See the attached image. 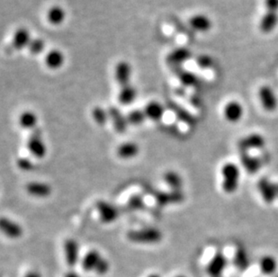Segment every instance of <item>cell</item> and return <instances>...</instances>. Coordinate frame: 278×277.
<instances>
[{"label":"cell","mask_w":278,"mask_h":277,"mask_svg":"<svg viewBox=\"0 0 278 277\" xmlns=\"http://www.w3.org/2000/svg\"><path fill=\"white\" fill-rule=\"evenodd\" d=\"M228 265V259L221 251H217L208 262L205 271L210 277H221Z\"/></svg>","instance_id":"11"},{"label":"cell","mask_w":278,"mask_h":277,"mask_svg":"<svg viewBox=\"0 0 278 277\" xmlns=\"http://www.w3.org/2000/svg\"><path fill=\"white\" fill-rule=\"evenodd\" d=\"M163 181L166 184L170 190L174 191H182L184 180L180 174L175 170H168L163 174Z\"/></svg>","instance_id":"25"},{"label":"cell","mask_w":278,"mask_h":277,"mask_svg":"<svg viewBox=\"0 0 278 277\" xmlns=\"http://www.w3.org/2000/svg\"><path fill=\"white\" fill-rule=\"evenodd\" d=\"M131 73L132 70L129 62L122 61L116 64L115 69V78L119 88L131 84Z\"/></svg>","instance_id":"16"},{"label":"cell","mask_w":278,"mask_h":277,"mask_svg":"<svg viewBox=\"0 0 278 277\" xmlns=\"http://www.w3.org/2000/svg\"><path fill=\"white\" fill-rule=\"evenodd\" d=\"M264 6L266 11L278 12V0H265Z\"/></svg>","instance_id":"38"},{"label":"cell","mask_w":278,"mask_h":277,"mask_svg":"<svg viewBox=\"0 0 278 277\" xmlns=\"http://www.w3.org/2000/svg\"><path fill=\"white\" fill-rule=\"evenodd\" d=\"M192 57V52L189 49L185 47H180L172 50L166 56V62L173 66H179L184 64Z\"/></svg>","instance_id":"22"},{"label":"cell","mask_w":278,"mask_h":277,"mask_svg":"<svg viewBox=\"0 0 278 277\" xmlns=\"http://www.w3.org/2000/svg\"><path fill=\"white\" fill-rule=\"evenodd\" d=\"M197 64L201 69H209L213 65V59L208 55H199L197 58Z\"/></svg>","instance_id":"37"},{"label":"cell","mask_w":278,"mask_h":277,"mask_svg":"<svg viewBox=\"0 0 278 277\" xmlns=\"http://www.w3.org/2000/svg\"><path fill=\"white\" fill-rule=\"evenodd\" d=\"M0 229L8 239H20L23 234V227L8 217H2L0 219Z\"/></svg>","instance_id":"13"},{"label":"cell","mask_w":278,"mask_h":277,"mask_svg":"<svg viewBox=\"0 0 278 277\" xmlns=\"http://www.w3.org/2000/svg\"><path fill=\"white\" fill-rule=\"evenodd\" d=\"M16 165L20 170H22L23 172L33 171L35 168L34 161L27 157H19L16 159Z\"/></svg>","instance_id":"36"},{"label":"cell","mask_w":278,"mask_h":277,"mask_svg":"<svg viewBox=\"0 0 278 277\" xmlns=\"http://www.w3.org/2000/svg\"><path fill=\"white\" fill-rule=\"evenodd\" d=\"M127 206L132 211H141L145 208V201L143 196L135 193L129 198Z\"/></svg>","instance_id":"35"},{"label":"cell","mask_w":278,"mask_h":277,"mask_svg":"<svg viewBox=\"0 0 278 277\" xmlns=\"http://www.w3.org/2000/svg\"><path fill=\"white\" fill-rule=\"evenodd\" d=\"M109 120L112 122L114 129L116 130L118 133L123 134L125 131H127L128 123L127 117L124 116L123 113L121 112L119 108L116 106H111L108 109Z\"/></svg>","instance_id":"15"},{"label":"cell","mask_w":278,"mask_h":277,"mask_svg":"<svg viewBox=\"0 0 278 277\" xmlns=\"http://www.w3.org/2000/svg\"><path fill=\"white\" fill-rule=\"evenodd\" d=\"M259 269L265 275H273L278 268L277 259L272 255H265L259 260Z\"/></svg>","instance_id":"26"},{"label":"cell","mask_w":278,"mask_h":277,"mask_svg":"<svg viewBox=\"0 0 278 277\" xmlns=\"http://www.w3.org/2000/svg\"><path fill=\"white\" fill-rule=\"evenodd\" d=\"M278 24V12L266 11L260 20L259 29L263 34H270Z\"/></svg>","instance_id":"23"},{"label":"cell","mask_w":278,"mask_h":277,"mask_svg":"<svg viewBox=\"0 0 278 277\" xmlns=\"http://www.w3.org/2000/svg\"><path fill=\"white\" fill-rule=\"evenodd\" d=\"M144 113L146 115L147 120L152 121L154 123L160 122L165 116V107L161 103L158 101H151L149 102L145 107L143 108Z\"/></svg>","instance_id":"20"},{"label":"cell","mask_w":278,"mask_h":277,"mask_svg":"<svg viewBox=\"0 0 278 277\" xmlns=\"http://www.w3.org/2000/svg\"><path fill=\"white\" fill-rule=\"evenodd\" d=\"M147 277H161V276H160V275H159L158 273H150V274H149V275H148Z\"/></svg>","instance_id":"41"},{"label":"cell","mask_w":278,"mask_h":277,"mask_svg":"<svg viewBox=\"0 0 278 277\" xmlns=\"http://www.w3.org/2000/svg\"><path fill=\"white\" fill-rule=\"evenodd\" d=\"M258 96L261 107L265 110V112L272 114L277 110L278 97L270 86H261L259 88Z\"/></svg>","instance_id":"7"},{"label":"cell","mask_w":278,"mask_h":277,"mask_svg":"<svg viewBox=\"0 0 278 277\" xmlns=\"http://www.w3.org/2000/svg\"><path fill=\"white\" fill-rule=\"evenodd\" d=\"M44 62L48 69L56 70V69H61L64 64L65 56L62 53V50L52 49L47 52Z\"/></svg>","instance_id":"24"},{"label":"cell","mask_w":278,"mask_h":277,"mask_svg":"<svg viewBox=\"0 0 278 277\" xmlns=\"http://www.w3.org/2000/svg\"><path fill=\"white\" fill-rule=\"evenodd\" d=\"M155 201L159 206H169L181 204L185 200V193L182 191H159L155 193Z\"/></svg>","instance_id":"12"},{"label":"cell","mask_w":278,"mask_h":277,"mask_svg":"<svg viewBox=\"0 0 278 277\" xmlns=\"http://www.w3.org/2000/svg\"><path fill=\"white\" fill-rule=\"evenodd\" d=\"M257 190L260 198L267 205L277 201V182L268 177H261L257 183Z\"/></svg>","instance_id":"4"},{"label":"cell","mask_w":278,"mask_h":277,"mask_svg":"<svg viewBox=\"0 0 278 277\" xmlns=\"http://www.w3.org/2000/svg\"><path fill=\"white\" fill-rule=\"evenodd\" d=\"M23 277H43L42 274L39 273L38 271L36 270H31V271H28L27 273H25Z\"/></svg>","instance_id":"40"},{"label":"cell","mask_w":278,"mask_h":277,"mask_svg":"<svg viewBox=\"0 0 278 277\" xmlns=\"http://www.w3.org/2000/svg\"><path fill=\"white\" fill-rule=\"evenodd\" d=\"M63 277H81L80 274L77 273V271L75 269H69L65 273Z\"/></svg>","instance_id":"39"},{"label":"cell","mask_w":278,"mask_h":277,"mask_svg":"<svg viewBox=\"0 0 278 277\" xmlns=\"http://www.w3.org/2000/svg\"><path fill=\"white\" fill-rule=\"evenodd\" d=\"M175 277H186L185 276V275H183V274H178V275H176Z\"/></svg>","instance_id":"42"},{"label":"cell","mask_w":278,"mask_h":277,"mask_svg":"<svg viewBox=\"0 0 278 277\" xmlns=\"http://www.w3.org/2000/svg\"><path fill=\"white\" fill-rule=\"evenodd\" d=\"M24 189L29 196L35 198H47L52 192L51 186L49 184L41 181L28 182Z\"/></svg>","instance_id":"14"},{"label":"cell","mask_w":278,"mask_h":277,"mask_svg":"<svg viewBox=\"0 0 278 277\" xmlns=\"http://www.w3.org/2000/svg\"><path fill=\"white\" fill-rule=\"evenodd\" d=\"M126 117L129 125L132 126H140L147 120L143 109H132L128 113Z\"/></svg>","instance_id":"31"},{"label":"cell","mask_w":278,"mask_h":277,"mask_svg":"<svg viewBox=\"0 0 278 277\" xmlns=\"http://www.w3.org/2000/svg\"><path fill=\"white\" fill-rule=\"evenodd\" d=\"M26 149L32 157L36 159H43L47 154L46 143L43 140L38 129L33 131L26 141Z\"/></svg>","instance_id":"5"},{"label":"cell","mask_w":278,"mask_h":277,"mask_svg":"<svg viewBox=\"0 0 278 277\" xmlns=\"http://www.w3.org/2000/svg\"><path fill=\"white\" fill-rule=\"evenodd\" d=\"M137 90L131 84L121 87L117 96V100L122 105H130L135 101Z\"/></svg>","instance_id":"27"},{"label":"cell","mask_w":278,"mask_h":277,"mask_svg":"<svg viewBox=\"0 0 278 277\" xmlns=\"http://www.w3.org/2000/svg\"><path fill=\"white\" fill-rule=\"evenodd\" d=\"M128 241L139 245H155L163 239L162 232L158 228L148 227L131 230L126 233Z\"/></svg>","instance_id":"3"},{"label":"cell","mask_w":278,"mask_h":277,"mask_svg":"<svg viewBox=\"0 0 278 277\" xmlns=\"http://www.w3.org/2000/svg\"><path fill=\"white\" fill-rule=\"evenodd\" d=\"M45 49V42L42 38H33L29 43L27 50L32 55H40Z\"/></svg>","instance_id":"34"},{"label":"cell","mask_w":278,"mask_h":277,"mask_svg":"<svg viewBox=\"0 0 278 277\" xmlns=\"http://www.w3.org/2000/svg\"><path fill=\"white\" fill-rule=\"evenodd\" d=\"M140 153V146L134 142H125L121 143L116 149V155L121 159H132Z\"/></svg>","instance_id":"21"},{"label":"cell","mask_w":278,"mask_h":277,"mask_svg":"<svg viewBox=\"0 0 278 277\" xmlns=\"http://www.w3.org/2000/svg\"><path fill=\"white\" fill-rule=\"evenodd\" d=\"M220 188L227 196L238 192L241 179V167L235 162L224 163L220 169Z\"/></svg>","instance_id":"1"},{"label":"cell","mask_w":278,"mask_h":277,"mask_svg":"<svg viewBox=\"0 0 278 277\" xmlns=\"http://www.w3.org/2000/svg\"><path fill=\"white\" fill-rule=\"evenodd\" d=\"M224 118L227 123L237 124L240 123L245 116V108L243 104L237 100L227 102L223 110Z\"/></svg>","instance_id":"9"},{"label":"cell","mask_w":278,"mask_h":277,"mask_svg":"<svg viewBox=\"0 0 278 277\" xmlns=\"http://www.w3.org/2000/svg\"><path fill=\"white\" fill-rule=\"evenodd\" d=\"M91 117L93 121L99 126H104L109 120L108 110H105L101 106H95L91 110Z\"/></svg>","instance_id":"32"},{"label":"cell","mask_w":278,"mask_h":277,"mask_svg":"<svg viewBox=\"0 0 278 277\" xmlns=\"http://www.w3.org/2000/svg\"><path fill=\"white\" fill-rule=\"evenodd\" d=\"M277 201H278V182H277Z\"/></svg>","instance_id":"43"},{"label":"cell","mask_w":278,"mask_h":277,"mask_svg":"<svg viewBox=\"0 0 278 277\" xmlns=\"http://www.w3.org/2000/svg\"><path fill=\"white\" fill-rule=\"evenodd\" d=\"M188 23L192 30L201 34L207 33L213 27L212 20L204 14H197L192 16L188 21Z\"/></svg>","instance_id":"19"},{"label":"cell","mask_w":278,"mask_h":277,"mask_svg":"<svg viewBox=\"0 0 278 277\" xmlns=\"http://www.w3.org/2000/svg\"><path fill=\"white\" fill-rule=\"evenodd\" d=\"M240 159V167L246 170L247 173H258L262 168V159L251 154V152H241Z\"/></svg>","instance_id":"17"},{"label":"cell","mask_w":278,"mask_h":277,"mask_svg":"<svg viewBox=\"0 0 278 277\" xmlns=\"http://www.w3.org/2000/svg\"><path fill=\"white\" fill-rule=\"evenodd\" d=\"M18 123L21 128L29 131H35L37 129L38 116L32 111H24L22 113L18 118Z\"/></svg>","instance_id":"28"},{"label":"cell","mask_w":278,"mask_h":277,"mask_svg":"<svg viewBox=\"0 0 278 277\" xmlns=\"http://www.w3.org/2000/svg\"><path fill=\"white\" fill-rule=\"evenodd\" d=\"M63 254L67 266L70 269H75L78 263L81 261L80 250L77 240L74 239H66L63 243Z\"/></svg>","instance_id":"10"},{"label":"cell","mask_w":278,"mask_h":277,"mask_svg":"<svg viewBox=\"0 0 278 277\" xmlns=\"http://www.w3.org/2000/svg\"><path fill=\"white\" fill-rule=\"evenodd\" d=\"M46 18L50 24L61 25L65 21V10L60 6H53L47 12Z\"/></svg>","instance_id":"29"},{"label":"cell","mask_w":278,"mask_h":277,"mask_svg":"<svg viewBox=\"0 0 278 277\" xmlns=\"http://www.w3.org/2000/svg\"><path fill=\"white\" fill-rule=\"evenodd\" d=\"M233 264L237 267V269L244 272L251 265L247 251L243 247H238L233 257Z\"/></svg>","instance_id":"30"},{"label":"cell","mask_w":278,"mask_h":277,"mask_svg":"<svg viewBox=\"0 0 278 277\" xmlns=\"http://www.w3.org/2000/svg\"><path fill=\"white\" fill-rule=\"evenodd\" d=\"M32 39L30 32L25 27H20L13 35L12 47L16 50L27 49Z\"/></svg>","instance_id":"18"},{"label":"cell","mask_w":278,"mask_h":277,"mask_svg":"<svg viewBox=\"0 0 278 277\" xmlns=\"http://www.w3.org/2000/svg\"><path fill=\"white\" fill-rule=\"evenodd\" d=\"M96 209L101 223L111 224L119 218L120 211L116 205L105 200H98L96 203Z\"/></svg>","instance_id":"6"},{"label":"cell","mask_w":278,"mask_h":277,"mask_svg":"<svg viewBox=\"0 0 278 277\" xmlns=\"http://www.w3.org/2000/svg\"><path fill=\"white\" fill-rule=\"evenodd\" d=\"M178 78L181 82V84L185 87H193L197 84L198 78L196 74L192 73L190 71H180L178 73Z\"/></svg>","instance_id":"33"},{"label":"cell","mask_w":278,"mask_h":277,"mask_svg":"<svg viewBox=\"0 0 278 277\" xmlns=\"http://www.w3.org/2000/svg\"><path fill=\"white\" fill-rule=\"evenodd\" d=\"M80 266L87 273H95L98 275H106L111 269V264L100 251L96 248L89 250L81 258Z\"/></svg>","instance_id":"2"},{"label":"cell","mask_w":278,"mask_h":277,"mask_svg":"<svg viewBox=\"0 0 278 277\" xmlns=\"http://www.w3.org/2000/svg\"><path fill=\"white\" fill-rule=\"evenodd\" d=\"M267 145V140L259 132H251L240 138L238 143L241 152H251L252 150H261Z\"/></svg>","instance_id":"8"}]
</instances>
